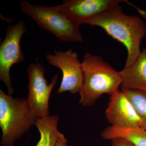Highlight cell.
I'll list each match as a JSON object with an SVG mask.
<instances>
[{
	"label": "cell",
	"instance_id": "obj_3",
	"mask_svg": "<svg viewBox=\"0 0 146 146\" xmlns=\"http://www.w3.org/2000/svg\"><path fill=\"white\" fill-rule=\"evenodd\" d=\"M38 118L33 114L27 100L13 98L0 89V127L1 146H14L15 142L35 125Z\"/></svg>",
	"mask_w": 146,
	"mask_h": 146
},
{
	"label": "cell",
	"instance_id": "obj_14",
	"mask_svg": "<svg viewBox=\"0 0 146 146\" xmlns=\"http://www.w3.org/2000/svg\"><path fill=\"white\" fill-rule=\"evenodd\" d=\"M111 141V146H134L129 141L123 138H115Z\"/></svg>",
	"mask_w": 146,
	"mask_h": 146
},
{
	"label": "cell",
	"instance_id": "obj_12",
	"mask_svg": "<svg viewBox=\"0 0 146 146\" xmlns=\"http://www.w3.org/2000/svg\"><path fill=\"white\" fill-rule=\"evenodd\" d=\"M59 117L49 116L38 118L35 126L40 133V138L36 146H55L58 137Z\"/></svg>",
	"mask_w": 146,
	"mask_h": 146
},
{
	"label": "cell",
	"instance_id": "obj_15",
	"mask_svg": "<svg viewBox=\"0 0 146 146\" xmlns=\"http://www.w3.org/2000/svg\"><path fill=\"white\" fill-rule=\"evenodd\" d=\"M68 141L63 133L59 131L55 146H67Z\"/></svg>",
	"mask_w": 146,
	"mask_h": 146
},
{
	"label": "cell",
	"instance_id": "obj_1",
	"mask_svg": "<svg viewBox=\"0 0 146 146\" xmlns=\"http://www.w3.org/2000/svg\"><path fill=\"white\" fill-rule=\"evenodd\" d=\"M85 24L103 29L126 47L127 56L124 67L133 64L141 54V42L146 35L145 23L140 16L124 13L119 4L104 11Z\"/></svg>",
	"mask_w": 146,
	"mask_h": 146
},
{
	"label": "cell",
	"instance_id": "obj_11",
	"mask_svg": "<svg viewBox=\"0 0 146 146\" xmlns=\"http://www.w3.org/2000/svg\"><path fill=\"white\" fill-rule=\"evenodd\" d=\"M106 140L123 138L129 141L134 146H146V130L142 128H119L109 126L101 133Z\"/></svg>",
	"mask_w": 146,
	"mask_h": 146
},
{
	"label": "cell",
	"instance_id": "obj_6",
	"mask_svg": "<svg viewBox=\"0 0 146 146\" xmlns=\"http://www.w3.org/2000/svg\"><path fill=\"white\" fill-rule=\"evenodd\" d=\"M27 31L24 21L9 26L0 46V80L7 87L9 95L14 92L10 76L11 68L14 64L25 61L20 44L22 36Z\"/></svg>",
	"mask_w": 146,
	"mask_h": 146
},
{
	"label": "cell",
	"instance_id": "obj_9",
	"mask_svg": "<svg viewBox=\"0 0 146 146\" xmlns=\"http://www.w3.org/2000/svg\"><path fill=\"white\" fill-rule=\"evenodd\" d=\"M123 0H65L55 8L80 25L110 7L125 2Z\"/></svg>",
	"mask_w": 146,
	"mask_h": 146
},
{
	"label": "cell",
	"instance_id": "obj_4",
	"mask_svg": "<svg viewBox=\"0 0 146 146\" xmlns=\"http://www.w3.org/2000/svg\"><path fill=\"white\" fill-rule=\"evenodd\" d=\"M21 11L42 29L49 32L60 42H81L80 25L54 6L31 3L26 0L20 4Z\"/></svg>",
	"mask_w": 146,
	"mask_h": 146
},
{
	"label": "cell",
	"instance_id": "obj_8",
	"mask_svg": "<svg viewBox=\"0 0 146 146\" xmlns=\"http://www.w3.org/2000/svg\"><path fill=\"white\" fill-rule=\"evenodd\" d=\"M106 114L112 126L143 129L142 121L133 104L122 91L110 95Z\"/></svg>",
	"mask_w": 146,
	"mask_h": 146
},
{
	"label": "cell",
	"instance_id": "obj_7",
	"mask_svg": "<svg viewBox=\"0 0 146 146\" xmlns=\"http://www.w3.org/2000/svg\"><path fill=\"white\" fill-rule=\"evenodd\" d=\"M54 53H47L46 58L50 65L59 68L62 72V81L57 93H80L83 84L84 74L78 54L72 49L65 51L55 50Z\"/></svg>",
	"mask_w": 146,
	"mask_h": 146
},
{
	"label": "cell",
	"instance_id": "obj_5",
	"mask_svg": "<svg viewBox=\"0 0 146 146\" xmlns=\"http://www.w3.org/2000/svg\"><path fill=\"white\" fill-rule=\"evenodd\" d=\"M29 83L27 103L31 111L38 118L49 116V100L53 89L58 79L57 74L48 84L45 78L44 67L42 63H31L27 69Z\"/></svg>",
	"mask_w": 146,
	"mask_h": 146
},
{
	"label": "cell",
	"instance_id": "obj_2",
	"mask_svg": "<svg viewBox=\"0 0 146 146\" xmlns=\"http://www.w3.org/2000/svg\"><path fill=\"white\" fill-rule=\"evenodd\" d=\"M84 82L79 103L83 106L93 105L103 95L119 91L122 79L119 72L98 55L87 52L81 62Z\"/></svg>",
	"mask_w": 146,
	"mask_h": 146
},
{
	"label": "cell",
	"instance_id": "obj_13",
	"mask_svg": "<svg viewBox=\"0 0 146 146\" xmlns=\"http://www.w3.org/2000/svg\"><path fill=\"white\" fill-rule=\"evenodd\" d=\"M133 104L146 130V92L136 89H122Z\"/></svg>",
	"mask_w": 146,
	"mask_h": 146
},
{
	"label": "cell",
	"instance_id": "obj_10",
	"mask_svg": "<svg viewBox=\"0 0 146 146\" xmlns=\"http://www.w3.org/2000/svg\"><path fill=\"white\" fill-rule=\"evenodd\" d=\"M121 89H136L146 92V48L133 64L119 71Z\"/></svg>",
	"mask_w": 146,
	"mask_h": 146
}]
</instances>
